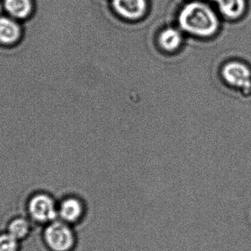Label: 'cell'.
I'll return each instance as SVG.
<instances>
[{"instance_id":"obj_12","label":"cell","mask_w":251,"mask_h":251,"mask_svg":"<svg viewBox=\"0 0 251 251\" xmlns=\"http://www.w3.org/2000/svg\"><path fill=\"white\" fill-rule=\"evenodd\" d=\"M17 247V240L10 234L0 236V251H16Z\"/></svg>"},{"instance_id":"obj_3","label":"cell","mask_w":251,"mask_h":251,"mask_svg":"<svg viewBox=\"0 0 251 251\" xmlns=\"http://www.w3.org/2000/svg\"><path fill=\"white\" fill-rule=\"evenodd\" d=\"M46 242L54 251H69L75 244V236L68 223L53 221L45 231Z\"/></svg>"},{"instance_id":"obj_7","label":"cell","mask_w":251,"mask_h":251,"mask_svg":"<svg viewBox=\"0 0 251 251\" xmlns=\"http://www.w3.org/2000/svg\"><path fill=\"white\" fill-rule=\"evenodd\" d=\"M85 213L83 203L76 197H68L60 205V218L66 223H75L79 222Z\"/></svg>"},{"instance_id":"obj_6","label":"cell","mask_w":251,"mask_h":251,"mask_svg":"<svg viewBox=\"0 0 251 251\" xmlns=\"http://www.w3.org/2000/svg\"><path fill=\"white\" fill-rule=\"evenodd\" d=\"M115 10L122 17L130 20L140 19L146 13V0H113Z\"/></svg>"},{"instance_id":"obj_9","label":"cell","mask_w":251,"mask_h":251,"mask_svg":"<svg viewBox=\"0 0 251 251\" xmlns=\"http://www.w3.org/2000/svg\"><path fill=\"white\" fill-rule=\"evenodd\" d=\"M6 11L16 19L27 17L32 10V0H4Z\"/></svg>"},{"instance_id":"obj_10","label":"cell","mask_w":251,"mask_h":251,"mask_svg":"<svg viewBox=\"0 0 251 251\" xmlns=\"http://www.w3.org/2000/svg\"><path fill=\"white\" fill-rule=\"evenodd\" d=\"M181 42V33L177 29L168 28L159 35V44L166 51H174L179 47Z\"/></svg>"},{"instance_id":"obj_2","label":"cell","mask_w":251,"mask_h":251,"mask_svg":"<svg viewBox=\"0 0 251 251\" xmlns=\"http://www.w3.org/2000/svg\"><path fill=\"white\" fill-rule=\"evenodd\" d=\"M223 83L228 88L243 95L251 94V66L239 58H231L224 62L220 69Z\"/></svg>"},{"instance_id":"obj_4","label":"cell","mask_w":251,"mask_h":251,"mask_svg":"<svg viewBox=\"0 0 251 251\" xmlns=\"http://www.w3.org/2000/svg\"><path fill=\"white\" fill-rule=\"evenodd\" d=\"M217 10L223 19L227 22H238L243 20L249 11V0H213Z\"/></svg>"},{"instance_id":"obj_11","label":"cell","mask_w":251,"mask_h":251,"mask_svg":"<svg viewBox=\"0 0 251 251\" xmlns=\"http://www.w3.org/2000/svg\"><path fill=\"white\" fill-rule=\"evenodd\" d=\"M29 231V225L23 219H16L9 225V234L18 239L23 238Z\"/></svg>"},{"instance_id":"obj_5","label":"cell","mask_w":251,"mask_h":251,"mask_svg":"<svg viewBox=\"0 0 251 251\" xmlns=\"http://www.w3.org/2000/svg\"><path fill=\"white\" fill-rule=\"evenodd\" d=\"M29 212L39 222L54 221L57 218L55 204L51 197L46 195L35 196L29 202Z\"/></svg>"},{"instance_id":"obj_1","label":"cell","mask_w":251,"mask_h":251,"mask_svg":"<svg viewBox=\"0 0 251 251\" xmlns=\"http://www.w3.org/2000/svg\"><path fill=\"white\" fill-rule=\"evenodd\" d=\"M222 19L218 10L207 3L194 1L183 7L178 22L186 32L200 38H210L221 32Z\"/></svg>"},{"instance_id":"obj_8","label":"cell","mask_w":251,"mask_h":251,"mask_svg":"<svg viewBox=\"0 0 251 251\" xmlns=\"http://www.w3.org/2000/svg\"><path fill=\"white\" fill-rule=\"evenodd\" d=\"M20 28L17 22L8 17H0V43L12 44L19 40Z\"/></svg>"}]
</instances>
